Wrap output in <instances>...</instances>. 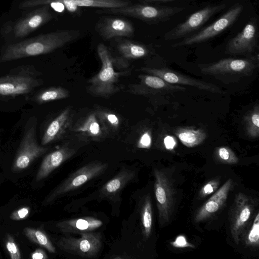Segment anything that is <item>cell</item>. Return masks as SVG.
<instances>
[{
    "instance_id": "cell-1",
    "label": "cell",
    "mask_w": 259,
    "mask_h": 259,
    "mask_svg": "<svg viewBox=\"0 0 259 259\" xmlns=\"http://www.w3.org/2000/svg\"><path fill=\"white\" fill-rule=\"evenodd\" d=\"M78 30L65 29L40 34L9 45L0 56V63L50 53L78 39Z\"/></svg>"
},
{
    "instance_id": "cell-2",
    "label": "cell",
    "mask_w": 259,
    "mask_h": 259,
    "mask_svg": "<svg viewBox=\"0 0 259 259\" xmlns=\"http://www.w3.org/2000/svg\"><path fill=\"white\" fill-rule=\"evenodd\" d=\"M98 57L101 62L99 72L89 81L88 91L91 94L100 97L108 98L119 92L117 85L118 78L121 74L115 71L114 57L108 48L102 43L97 48Z\"/></svg>"
},
{
    "instance_id": "cell-3",
    "label": "cell",
    "mask_w": 259,
    "mask_h": 259,
    "mask_svg": "<svg viewBox=\"0 0 259 259\" xmlns=\"http://www.w3.org/2000/svg\"><path fill=\"white\" fill-rule=\"evenodd\" d=\"M108 164L94 161L87 164L73 172L56 187L42 202L44 205L52 203L65 194L75 190L103 174Z\"/></svg>"
},
{
    "instance_id": "cell-4",
    "label": "cell",
    "mask_w": 259,
    "mask_h": 259,
    "mask_svg": "<svg viewBox=\"0 0 259 259\" xmlns=\"http://www.w3.org/2000/svg\"><path fill=\"white\" fill-rule=\"evenodd\" d=\"M37 119L31 116L25 126L24 133L17 152L12 170L19 171L28 167L36 158L45 154L48 148L38 144L36 138Z\"/></svg>"
},
{
    "instance_id": "cell-5",
    "label": "cell",
    "mask_w": 259,
    "mask_h": 259,
    "mask_svg": "<svg viewBox=\"0 0 259 259\" xmlns=\"http://www.w3.org/2000/svg\"><path fill=\"white\" fill-rule=\"evenodd\" d=\"M41 83L32 72L20 68L0 77V96L15 97L30 93Z\"/></svg>"
},
{
    "instance_id": "cell-6",
    "label": "cell",
    "mask_w": 259,
    "mask_h": 259,
    "mask_svg": "<svg viewBox=\"0 0 259 259\" xmlns=\"http://www.w3.org/2000/svg\"><path fill=\"white\" fill-rule=\"evenodd\" d=\"M154 191L160 226L169 221L173 208L174 191L171 183L162 170L155 169Z\"/></svg>"
},
{
    "instance_id": "cell-7",
    "label": "cell",
    "mask_w": 259,
    "mask_h": 259,
    "mask_svg": "<svg viewBox=\"0 0 259 259\" xmlns=\"http://www.w3.org/2000/svg\"><path fill=\"white\" fill-rule=\"evenodd\" d=\"M80 237H62L58 245L67 252L85 257H93L102 247L101 236L99 233L88 232L80 234Z\"/></svg>"
},
{
    "instance_id": "cell-8",
    "label": "cell",
    "mask_w": 259,
    "mask_h": 259,
    "mask_svg": "<svg viewBox=\"0 0 259 259\" xmlns=\"http://www.w3.org/2000/svg\"><path fill=\"white\" fill-rule=\"evenodd\" d=\"M242 10L243 7L240 5L233 6L211 25L198 33L186 37L173 46L175 47L200 43L215 36L233 24L239 17Z\"/></svg>"
},
{
    "instance_id": "cell-9",
    "label": "cell",
    "mask_w": 259,
    "mask_h": 259,
    "mask_svg": "<svg viewBox=\"0 0 259 259\" xmlns=\"http://www.w3.org/2000/svg\"><path fill=\"white\" fill-rule=\"evenodd\" d=\"M254 206V202L244 194L236 195L230 215L231 233L236 244L251 219Z\"/></svg>"
},
{
    "instance_id": "cell-10",
    "label": "cell",
    "mask_w": 259,
    "mask_h": 259,
    "mask_svg": "<svg viewBox=\"0 0 259 259\" xmlns=\"http://www.w3.org/2000/svg\"><path fill=\"white\" fill-rule=\"evenodd\" d=\"M225 4L210 6L192 14L185 21L178 25L164 35L166 40L180 38L197 30L212 16L224 10Z\"/></svg>"
},
{
    "instance_id": "cell-11",
    "label": "cell",
    "mask_w": 259,
    "mask_h": 259,
    "mask_svg": "<svg viewBox=\"0 0 259 259\" xmlns=\"http://www.w3.org/2000/svg\"><path fill=\"white\" fill-rule=\"evenodd\" d=\"M256 67V63L252 59L228 58L201 67V71L207 75L247 74Z\"/></svg>"
},
{
    "instance_id": "cell-12",
    "label": "cell",
    "mask_w": 259,
    "mask_h": 259,
    "mask_svg": "<svg viewBox=\"0 0 259 259\" xmlns=\"http://www.w3.org/2000/svg\"><path fill=\"white\" fill-rule=\"evenodd\" d=\"M142 70L150 74L158 76L172 84H183L197 88L213 93H222V91L217 86L184 75L167 68H144Z\"/></svg>"
},
{
    "instance_id": "cell-13",
    "label": "cell",
    "mask_w": 259,
    "mask_h": 259,
    "mask_svg": "<svg viewBox=\"0 0 259 259\" xmlns=\"http://www.w3.org/2000/svg\"><path fill=\"white\" fill-rule=\"evenodd\" d=\"M53 18L48 5L35 9L18 21L13 26V32L16 37L22 38L39 28Z\"/></svg>"
},
{
    "instance_id": "cell-14",
    "label": "cell",
    "mask_w": 259,
    "mask_h": 259,
    "mask_svg": "<svg viewBox=\"0 0 259 259\" xmlns=\"http://www.w3.org/2000/svg\"><path fill=\"white\" fill-rule=\"evenodd\" d=\"M257 25L255 19L250 21L243 29L228 42L226 50L231 55L252 52L257 43Z\"/></svg>"
},
{
    "instance_id": "cell-15",
    "label": "cell",
    "mask_w": 259,
    "mask_h": 259,
    "mask_svg": "<svg viewBox=\"0 0 259 259\" xmlns=\"http://www.w3.org/2000/svg\"><path fill=\"white\" fill-rule=\"evenodd\" d=\"M73 113L70 107L64 109L48 124L41 139L45 146L59 140L72 126Z\"/></svg>"
},
{
    "instance_id": "cell-16",
    "label": "cell",
    "mask_w": 259,
    "mask_h": 259,
    "mask_svg": "<svg viewBox=\"0 0 259 259\" xmlns=\"http://www.w3.org/2000/svg\"><path fill=\"white\" fill-rule=\"evenodd\" d=\"M76 152V149L67 143L50 153L43 159L36 174L35 181L38 182L47 178Z\"/></svg>"
},
{
    "instance_id": "cell-17",
    "label": "cell",
    "mask_w": 259,
    "mask_h": 259,
    "mask_svg": "<svg viewBox=\"0 0 259 259\" xmlns=\"http://www.w3.org/2000/svg\"><path fill=\"white\" fill-rule=\"evenodd\" d=\"M100 35L105 39L117 37H131L134 34V28L129 21L120 18L104 19L97 26Z\"/></svg>"
},
{
    "instance_id": "cell-18",
    "label": "cell",
    "mask_w": 259,
    "mask_h": 259,
    "mask_svg": "<svg viewBox=\"0 0 259 259\" xmlns=\"http://www.w3.org/2000/svg\"><path fill=\"white\" fill-rule=\"evenodd\" d=\"M232 185V181L231 179H229L199 208L194 218L196 222H199L206 220L222 207L227 199Z\"/></svg>"
},
{
    "instance_id": "cell-19",
    "label": "cell",
    "mask_w": 259,
    "mask_h": 259,
    "mask_svg": "<svg viewBox=\"0 0 259 259\" xmlns=\"http://www.w3.org/2000/svg\"><path fill=\"white\" fill-rule=\"evenodd\" d=\"M140 84L134 87L135 93L141 94H158L170 92L183 91L185 89L177 85L170 84L160 77L154 75L139 76Z\"/></svg>"
},
{
    "instance_id": "cell-20",
    "label": "cell",
    "mask_w": 259,
    "mask_h": 259,
    "mask_svg": "<svg viewBox=\"0 0 259 259\" xmlns=\"http://www.w3.org/2000/svg\"><path fill=\"white\" fill-rule=\"evenodd\" d=\"M71 130L87 140L98 141L105 135L95 111L72 126Z\"/></svg>"
},
{
    "instance_id": "cell-21",
    "label": "cell",
    "mask_w": 259,
    "mask_h": 259,
    "mask_svg": "<svg viewBox=\"0 0 259 259\" xmlns=\"http://www.w3.org/2000/svg\"><path fill=\"white\" fill-rule=\"evenodd\" d=\"M103 225V222L97 218L85 217L69 219L59 222L57 227L59 231L66 233L92 232Z\"/></svg>"
},
{
    "instance_id": "cell-22",
    "label": "cell",
    "mask_w": 259,
    "mask_h": 259,
    "mask_svg": "<svg viewBox=\"0 0 259 259\" xmlns=\"http://www.w3.org/2000/svg\"><path fill=\"white\" fill-rule=\"evenodd\" d=\"M134 171L126 168L121 169L115 177L105 183L100 189L102 198H115L123 188L134 178Z\"/></svg>"
},
{
    "instance_id": "cell-23",
    "label": "cell",
    "mask_w": 259,
    "mask_h": 259,
    "mask_svg": "<svg viewBox=\"0 0 259 259\" xmlns=\"http://www.w3.org/2000/svg\"><path fill=\"white\" fill-rule=\"evenodd\" d=\"M120 57L114 58V64H123L128 60L137 59L146 56L148 53L147 48L136 42L123 39L117 46Z\"/></svg>"
},
{
    "instance_id": "cell-24",
    "label": "cell",
    "mask_w": 259,
    "mask_h": 259,
    "mask_svg": "<svg viewBox=\"0 0 259 259\" xmlns=\"http://www.w3.org/2000/svg\"><path fill=\"white\" fill-rule=\"evenodd\" d=\"M45 5H49L59 13L67 10L72 14L79 15L80 13V7L77 6L73 0H26L20 4L19 8L24 9Z\"/></svg>"
},
{
    "instance_id": "cell-25",
    "label": "cell",
    "mask_w": 259,
    "mask_h": 259,
    "mask_svg": "<svg viewBox=\"0 0 259 259\" xmlns=\"http://www.w3.org/2000/svg\"><path fill=\"white\" fill-rule=\"evenodd\" d=\"M174 133L181 142L188 147H193L201 144L206 139V134L202 129L191 127H178Z\"/></svg>"
},
{
    "instance_id": "cell-26",
    "label": "cell",
    "mask_w": 259,
    "mask_h": 259,
    "mask_svg": "<svg viewBox=\"0 0 259 259\" xmlns=\"http://www.w3.org/2000/svg\"><path fill=\"white\" fill-rule=\"evenodd\" d=\"M95 112L105 135L118 130L121 120L115 113L100 107L97 108Z\"/></svg>"
},
{
    "instance_id": "cell-27",
    "label": "cell",
    "mask_w": 259,
    "mask_h": 259,
    "mask_svg": "<svg viewBox=\"0 0 259 259\" xmlns=\"http://www.w3.org/2000/svg\"><path fill=\"white\" fill-rule=\"evenodd\" d=\"M70 96L69 91L61 87H52L38 93L34 100L39 104H44L51 101L61 100Z\"/></svg>"
},
{
    "instance_id": "cell-28",
    "label": "cell",
    "mask_w": 259,
    "mask_h": 259,
    "mask_svg": "<svg viewBox=\"0 0 259 259\" xmlns=\"http://www.w3.org/2000/svg\"><path fill=\"white\" fill-rule=\"evenodd\" d=\"M79 7H93L100 9L119 8L131 4L128 0H73Z\"/></svg>"
},
{
    "instance_id": "cell-29",
    "label": "cell",
    "mask_w": 259,
    "mask_h": 259,
    "mask_svg": "<svg viewBox=\"0 0 259 259\" xmlns=\"http://www.w3.org/2000/svg\"><path fill=\"white\" fill-rule=\"evenodd\" d=\"M141 220L143 236L148 238L152 227V209L151 199L147 196L142 203L141 209Z\"/></svg>"
},
{
    "instance_id": "cell-30",
    "label": "cell",
    "mask_w": 259,
    "mask_h": 259,
    "mask_svg": "<svg viewBox=\"0 0 259 259\" xmlns=\"http://www.w3.org/2000/svg\"><path fill=\"white\" fill-rule=\"evenodd\" d=\"M25 235L31 241L45 248L51 253H55L56 248L52 242L42 231L31 228H25L23 230Z\"/></svg>"
},
{
    "instance_id": "cell-31",
    "label": "cell",
    "mask_w": 259,
    "mask_h": 259,
    "mask_svg": "<svg viewBox=\"0 0 259 259\" xmlns=\"http://www.w3.org/2000/svg\"><path fill=\"white\" fill-rule=\"evenodd\" d=\"M247 134L251 138L259 135V108L257 105L244 118Z\"/></svg>"
},
{
    "instance_id": "cell-32",
    "label": "cell",
    "mask_w": 259,
    "mask_h": 259,
    "mask_svg": "<svg viewBox=\"0 0 259 259\" xmlns=\"http://www.w3.org/2000/svg\"><path fill=\"white\" fill-rule=\"evenodd\" d=\"M215 157L219 161L225 164H236L238 158L234 152L229 147L222 146L215 149Z\"/></svg>"
},
{
    "instance_id": "cell-33",
    "label": "cell",
    "mask_w": 259,
    "mask_h": 259,
    "mask_svg": "<svg viewBox=\"0 0 259 259\" xmlns=\"http://www.w3.org/2000/svg\"><path fill=\"white\" fill-rule=\"evenodd\" d=\"M259 213L257 212L252 222L249 232L246 238V243L253 246L258 245Z\"/></svg>"
},
{
    "instance_id": "cell-34",
    "label": "cell",
    "mask_w": 259,
    "mask_h": 259,
    "mask_svg": "<svg viewBox=\"0 0 259 259\" xmlns=\"http://www.w3.org/2000/svg\"><path fill=\"white\" fill-rule=\"evenodd\" d=\"M6 247L11 259H20V251L13 236L8 234L5 242Z\"/></svg>"
},
{
    "instance_id": "cell-35",
    "label": "cell",
    "mask_w": 259,
    "mask_h": 259,
    "mask_svg": "<svg viewBox=\"0 0 259 259\" xmlns=\"http://www.w3.org/2000/svg\"><path fill=\"white\" fill-rule=\"evenodd\" d=\"M219 184L220 182L217 179L208 182L201 189L199 193L200 196L201 197H204L211 194L218 189Z\"/></svg>"
},
{
    "instance_id": "cell-36",
    "label": "cell",
    "mask_w": 259,
    "mask_h": 259,
    "mask_svg": "<svg viewBox=\"0 0 259 259\" xmlns=\"http://www.w3.org/2000/svg\"><path fill=\"white\" fill-rule=\"evenodd\" d=\"M30 212L29 207H23L13 211L10 215V219L14 221L24 220L29 216Z\"/></svg>"
},
{
    "instance_id": "cell-37",
    "label": "cell",
    "mask_w": 259,
    "mask_h": 259,
    "mask_svg": "<svg viewBox=\"0 0 259 259\" xmlns=\"http://www.w3.org/2000/svg\"><path fill=\"white\" fill-rule=\"evenodd\" d=\"M151 144V136L149 132H145L141 135L138 143L137 147L139 148L148 149Z\"/></svg>"
},
{
    "instance_id": "cell-38",
    "label": "cell",
    "mask_w": 259,
    "mask_h": 259,
    "mask_svg": "<svg viewBox=\"0 0 259 259\" xmlns=\"http://www.w3.org/2000/svg\"><path fill=\"white\" fill-rule=\"evenodd\" d=\"M170 244L175 247H195L193 244L187 242L185 236L183 235L178 236L174 241L170 242Z\"/></svg>"
},
{
    "instance_id": "cell-39",
    "label": "cell",
    "mask_w": 259,
    "mask_h": 259,
    "mask_svg": "<svg viewBox=\"0 0 259 259\" xmlns=\"http://www.w3.org/2000/svg\"><path fill=\"white\" fill-rule=\"evenodd\" d=\"M31 257L32 259H47L48 256L44 250L38 248L31 253Z\"/></svg>"
},
{
    "instance_id": "cell-40",
    "label": "cell",
    "mask_w": 259,
    "mask_h": 259,
    "mask_svg": "<svg viewBox=\"0 0 259 259\" xmlns=\"http://www.w3.org/2000/svg\"><path fill=\"white\" fill-rule=\"evenodd\" d=\"M164 143L166 149L171 150L175 146L176 142L174 139L171 136H166L164 140Z\"/></svg>"
},
{
    "instance_id": "cell-41",
    "label": "cell",
    "mask_w": 259,
    "mask_h": 259,
    "mask_svg": "<svg viewBox=\"0 0 259 259\" xmlns=\"http://www.w3.org/2000/svg\"><path fill=\"white\" fill-rule=\"evenodd\" d=\"M144 3H151V2H169L175 0H139Z\"/></svg>"
}]
</instances>
